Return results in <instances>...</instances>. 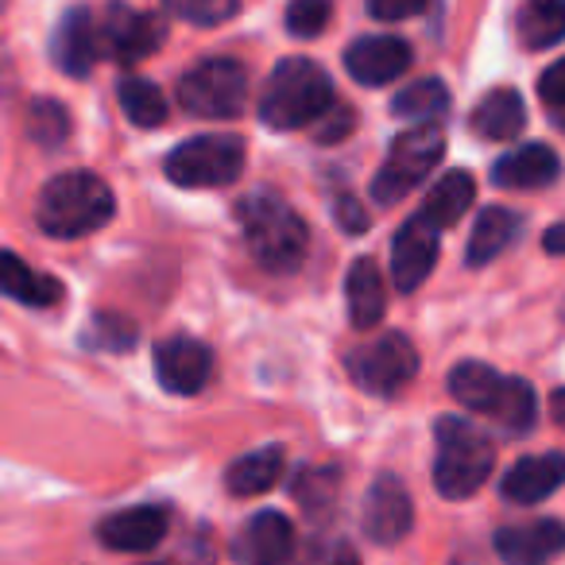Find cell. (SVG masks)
I'll return each instance as SVG.
<instances>
[{
	"instance_id": "cell-1",
	"label": "cell",
	"mask_w": 565,
	"mask_h": 565,
	"mask_svg": "<svg viewBox=\"0 0 565 565\" xmlns=\"http://www.w3.org/2000/svg\"><path fill=\"white\" fill-rule=\"evenodd\" d=\"M236 217H241L248 256L264 271L271 275L299 271L310 248V228L287 198L271 194V190H252L241 202V210H236Z\"/></svg>"
},
{
	"instance_id": "cell-2",
	"label": "cell",
	"mask_w": 565,
	"mask_h": 565,
	"mask_svg": "<svg viewBox=\"0 0 565 565\" xmlns=\"http://www.w3.org/2000/svg\"><path fill=\"white\" fill-rule=\"evenodd\" d=\"M333 109V82L315 58H282L259 89V120L275 132H295Z\"/></svg>"
},
{
	"instance_id": "cell-3",
	"label": "cell",
	"mask_w": 565,
	"mask_h": 565,
	"mask_svg": "<svg viewBox=\"0 0 565 565\" xmlns=\"http://www.w3.org/2000/svg\"><path fill=\"white\" fill-rule=\"evenodd\" d=\"M113 190L89 171H63L35 198V221L47 236L74 241L89 236L113 221Z\"/></svg>"
},
{
	"instance_id": "cell-4",
	"label": "cell",
	"mask_w": 565,
	"mask_h": 565,
	"mask_svg": "<svg viewBox=\"0 0 565 565\" xmlns=\"http://www.w3.org/2000/svg\"><path fill=\"white\" fill-rule=\"evenodd\" d=\"M449 395L461 407L495 418L508 434H526L539 418V399L526 380L500 376L480 361H461L449 372Z\"/></svg>"
},
{
	"instance_id": "cell-5",
	"label": "cell",
	"mask_w": 565,
	"mask_h": 565,
	"mask_svg": "<svg viewBox=\"0 0 565 565\" xmlns=\"http://www.w3.org/2000/svg\"><path fill=\"white\" fill-rule=\"evenodd\" d=\"M438 457H434V488L446 500H469L484 488V480L495 469V446L484 430H477L465 418H438L434 426Z\"/></svg>"
},
{
	"instance_id": "cell-6",
	"label": "cell",
	"mask_w": 565,
	"mask_h": 565,
	"mask_svg": "<svg viewBox=\"0 0 565 565\" xmlns=\"http://www.w3.org/2000/svg\"><path fill=\"white\" fill-rule=\"evenodd\" d=\"M244 163H248V148H244L241 136L205 132V136H194V140H182L179 148L167 151L163 171L174 186L221 190L241 179Z\"/></svg>"
},
{
	"instance_id": "cell-7",
	"label": "cell",
	"mask_w": 565,
	"mask_h": 565,
	"mask_svg": "<svg viewBox=\"0 0 565 565\" xmlns=\"http://www.w3.org/2000/svg\"><path fill=\"white\" fill-rule=\"evenodd\" d=\"M446 156V132L438 125H415L403 136L392 140V151H387L384 167L372 179V198L380 205H395L399 198H407L434 167Z\"/></svg>"
},
{
	"instance_id": "cell-8",
	"label": "cell",
	"mask_w": 565,
	"mask_h": 565,
	"mask_svg": "<svg viewBox=\"0 0 565 565\" xmlns=\"http://www.w3.org/2000/svg\"><path fill=\"white\" fill-rule=\"evenodd\" d=\"M179 105L205 120L241 117L248 105V71L236 58H205L179 78Z\"/></svg>"
},
{
	"instance_id": "cell-9",
	"label": "cell",
	"mask_w": 565,
	"mask_h": 565,
	"mask_svg": "<svg viewBox=\"0 0 565 565\" xmlns=\"http://www.w3.org/2000/svg\"><path fill=\"white\" fill-rule=\"evenodd\" d=\"M345 364L353 384L369 395H380V399L399 395L418 376V353L403 333H384L376 341H364L345 356Z\"/></svg>"
},
{
	"instance_id": "cell-10",
	"label": "cell",
	"mask_w": 565,
	"mask_h": 565,
	"mask_svg": "<svg viewBox=\"0 0 565 565\" xmlns=\"http://www.w3.org/2000/svg\"><path fill=\"white\" fill-rule=\"evenodd\" d=\"M97 32H102V58H113V63H140L156 55L167 40L163 20L132 4H120V0L105 4V12L97 17Z\"/></svg>"
},
{
	"instance_id": "cell-11",
	"label": "cell",
	"mask_w": 565,
	"mask_h": 565,
	"mask_svg": "<svg viewBox=\"0 0 565 565\" xmlns=\"http://www.w3.org/2000/svg\"><path fill=\"white\" fill-rule=\"evenodd\" d=\"M364 534L380 546H395L411 534V523H415V508H411V495L407 488L399 484V477L384 472L376 477V484L369 488L364 495Z\"/></svg>"
},
{
	"instance_id": "cell-12",
	"label": "cell",
	"mask_w": 565,
	"mask_h": 565,
	"mask_svg": "<svg viewBox=\"0 0 565 565\" xmlns=\"http://www.w3.org/2000/svg\"><path fill=\"white\" fill-rule=\"evenodd\" d=\"M438 228L430 225L426 217H411L407 225L395 233V244H392V279L403 295L418 291L426 282V275L434 271L438 264Z\"/></svg>"
},
{
	"instance_id": "cell-13",
	"label": "cell",
	"mask_w": 565,
	"mask_h": 565,
	"mask_svg": "<svg viewBox=\"0 0 565 565\" xmlns=\"http://www.w3.org/2000/svg\"><path fill=\"white\" fill-rule=\"evenodd\" d=\"M167 526H171V511L159 508V503H136V508L102 519L97 539L109 550H120V554H143V550L163 542Z\"/></svg>"
},
{
	"instance_id": "cell-14",
	"label": "cell",
	"mask_w": 565,
	"mask_h": 565,
	"mask_svg": "<svg viewBox=\"0 0 565 565\" xmlns=\"http://www.w3.org/2000/svg\"><path fill=\"white\" fill-rule=\"evenodd\" d=\"M495 557L503 565H546L565 550V526L557 519H539V523L500 526L492 539Z\"/></svg>"
},
{
	"instance_id": "cell-15",
	"label": "cell",
	"mask_w": 565,
	"mask_h": 565,
	"mask_svg": "<svg viewBox=\"0 0 565 565\" xmlns=\"http://www.w3.org/2000/svg\"><path fill=\"white\" fill-rule=\"evenodd\" d=\"M411 66V47L399 35H364V40L349 43L345 51V71L361 86H387V82L403 78Z\"/></svg>"
},
{
	"instance_id": "cell-16",
	"label": "cell",
	"mask_w": 565,
	"mask_h": 565,
	"mask_svg": "<svg viewBox=\"0 0 565 565\" xmlns=\"http://www.w3.org/2000/svg\"><path fill=\"white\" fill-rule=\"evenodd\" d=\"M213 353L194 338H171L156 349V376L167 392L174 395H198L210 384Z\"/></svg>"
},
{
	"instance_id": "cell-17",
	"label": "cell",
	"mask_w": 565,
	"mask_h": 565,
	"mask_svg": "<svg viewBox=\"0 0 565 565\" xmlns=\"http://www.w3.org/2000/svg\"><path fill=\"white\" fill-rule=\"evenodd\" d=\"M295 550V526L282 511H259L244 523L233 542V557L241 565H282Z\"/></svg>"
},
{
	"instance_id": "cell-18",
	"label": "cell",
	"mask_w": 565,
	"mask_h": 565,
	"mask_svg": "<svg viewBox=\"0 0 565 565\" xmlns=\"http://www.w3.org/2000/svg\"><path fill=\"white\" fill-rule=\"evenodd\" d=\"M58 71L71 78H86L97 63H102V32H97V12L71 9L55 28V43H51Z\"/></svg>"
},
{
	"instance_id": "cell-19",
	"label": "cell",
	"mask_w": 565,
	"mask_h": 565,
	"mask_svg": "<svg viewBox=\"0 0 565 565\" xmlns=\"http://www.w3.org/2000/svg\"><path fill=\"white\" fill-rule=\"evenodd\" d=\"M565 484V454H539L523 457L508 469V477L500 480L503 500L519 503V508H531L542 503Z\"/></svg>"
},
{
	"instance_id": "cell-20",
	"label": "cell",
	"mask_w": 565,
	"mask_h": 565,
	"mask_svg": "<svg viewBox=\"0 0 565 565\" xmlns=\"http://www.w3.org/2000/svg\"><path fill=\"white\" fill-rule=\"evenodd\" d=\"M562 174V159L546 143H526V148L508 151L503 159H495L492 182L503 190H539Z\"/></svg>"
},
{
	"instance_id": "cell-21",
	"label": "cell",
	"mask_w": 565,
	"mask_h": 565,
	"mask_svg": "<svg viewBox=\"0 0 565 565\" xmlns=\"http://www.w3.org/2000/svg\"><path fill=\"white\" fill-rule=\"evenodd\" d=\"M345 299H349V322L356 330H372L380 326L387 310V287H384V275L372 259H356L349 267V279H345Z\"/></svg>"
},
{
	"instance_id": "cell-22",
	"label": "cell",
	"mask_w": 565,
	"mask_h": 565,
	"mask_svg": "<svg viewBox=\"0 0 565 565\" xmlns=\"http://www.w3.org/2000/svg\"><path fill=\"white\" fill-rule=\"evenodd\" d=\"M472 198H477V182H472L469 171H449L441 174L438 182H434V190L426 194L423 210H418V217H426L434 228H454L457 221L469 213Z\"/></svg>"
},
{
	"instance_id": "cell-23",
	"label": "cell",
	"mask_w": 565,
	"mask_h": 565,
	"mask_svg": "<svg viewBox=\"0 0 565 565\" xmlns=\"http://www.w3.org/2000/svg\"><path fill=\"white\" fill-rule=\"evenodd\" d=\"M469 120L480 140H511V136L523 132L526 105L515 89H492L488 97H480V105L472 109Z\"/></svg>"
},
{
	"instance_id": "cell-24",
	"label": "cell",
	"mask_w": 565,
	"mask_h": 565,
	"mask_svg": "<svg viewBox=\"0 0 565 565\" xmlns=\"http://www.w3.org/2000/svg\"><path fill=\"white\" fill-rule=\"evenodd\" d=\"M519 228H523L519 213L503 210V205H488V210H480L477 213V225H472V236H469V252H465L469 267L492 264V259L500 256V252L508 248L511 241H515Z\"/></svg>"
},
{
	"instance_id": "cell-25",
	"label": "cell",
	"mask_w": 565,
	"mask_h": 565,
	"mask_svg": "<svg viewBox=\"0 0 565 565\" xmlns=\"http://www.w3.org/2000/svg\"><path fill=\"white\" fill-rule=\"evenodd\" d=\"M0 295L24 302V307H51L55 299H63V287L51 275H40L35 267H28L12 252H0Z\"/></svg>"
},
{
	"instance_id": "cell-26",
	"label": "cell",
	"mask_w": 565,
	"mask_h": 565,
	"mask_svg": "<svg viewBox=\"0 0 565 565\" xmlns=\"http://www.w3.org/2000/svg\"><path fill=\"white\" fill-rule=\"evenodd\" d=\"M282 477V449L264 446L252 449V454L236 457L225 469V488L233 495H264L275 488V480Z\"/></svg>"
},
{
	"instance_id": "cell-27",
	"label": "cell",
	"mask_w": 565,
	"mask_h": 565,
	"mask_svg": "<svg viewBox=\"0 0 565 565\" xmlns=\"http://www.w3.org/2000/svg\"><path fill=\"white\" fill-rule=\"evenodd\" d=\"M519 43L526 51H546L565 40V0H523L515 17Z\"/></svg>"
},
{
	"instance_id": "cell-28",
	"label": "cell",
	"mask_w": 565,
	"mask_h": 565,
	"mask_svg": "<svg viewBox=\"0 0 565 565\" xmlns=\"http://www.w3.org/2000/svg\"><path fill=\"white\" fill-rule=\"evenodd\" d=\"M449 109V89L441 78H418L407 89H399L392 102V113L399 120H415V125H434L438 117H446Z\"/></svg>"
},
{
	"instance_id": "cell-29",
	"label": "cell",
	"mask_w": 565,
	"mask_h": 565,
	"mask_svg": "<svg viewBox=\"0 0 565 565\" xmlns=\"http://www.w3.org/2000/svg\"><path fill=\"white\" fill-rule=\"evenodd\" d=\"M117 102L136 128H159L167 120V97L151 78H136V74L120 78L117 82Z\"/></svg>"
},
{
	"instance_id": "cell-30",
	"label": "cell",
	"mask_w": 565,
	"mask_h": 565,
	"mask_svg": "<svg viewBox=\"0 0 565 565\" xmlns=\"http://www.w3.org/2000/svg\"><path fill=\"white\" fill-rule=\"evenodd\" d=\"M28 136H32L35 143L55 148V143H63L66 136H71V117H66V109L58 102L40 97V102H32V109H28Z\"/></svg>"
},
{
	"instance_id": "cell-31",
	"label": "cell",
	"mask_w": 565,
	"mask_h": 565,
	"mask_svg": "<svg viewBox=\"0 0 565 565\" xmlns=\"http://www.w3.org/2000/svg\"><path fill=\"white\" fill-rule=\"evenodd\" d=\"M163 9L179 17L182 24L194 28H217L236 12V0H163Z\"/></svg>"
},
{
	"instance_id": "cell-32",
	"label": "cell",
	"mask_w": 565,
	"mask_h": 565,
	"mask_svg": "<svg viewBox=\"0 0 565 565\" xmlns=\"http://www.w3.org/2000/svg\"><path fill=\"white\" fill-rule=\"evenodd\" d=\"M330 17H333L330 0H291V4H287V28H291V35H299V40L322 35Z\"/></svg>"
},
{
	"instance_id": "cell-33",
	"label": "cell",
	"mask_w": 565,
	"mask_h": 565,
	"mask_svg": "<svg viewBox=\"0 0 565 565\" xmlns=\"http://www.w3.org/2000/svg\"><path fill=\"white\" fill-rule=\"evenodd\" d=\"M86 345L109 349V353H117V349H132L136 345V326L128 322V318L102 315V318H94V326L86 330Z\"/></svg>"
},
{
	"instance_id": "cell-34",
	"label": "cell",
	"mask_w": 565,
	"mask_h": 565,
	"mask_svg": "<svg viewBox=\"0 0 565 565\" xmlns=\"http://www.w3.org/2000/svg\"><path fill=\"white\" fill-rule=\"evenodd\" d=\"M364 4H369L372 17L384 20V24H399V20L418 17V12H423L430 0H364Z\"/></svg>"
},
{
	"instance_id": "cell-35",
	"label": "cell",
	"mask_w": 565,
	"mask_h": 565,
	"mask_svg": "<svg viewBox=\"0 0 565 565\" xmlns=\"http://www.w3.org/2000/svg\"><path fill=\"white\" fill-rule=\"evenodd\" d=\"M539 97L550 109H565V58H557L554 66H546L539 78Z\"/></svg>"
},
{
	"instance_id": "cell-36",
	"label": "cell",
	"mask_w": 565,
	"mask_h": 565,
	"mask_svg": "<svg viewBox=\"0 0 565 565\" xmlns=\"http://www.w3.org/2000/svg\"><path fill=\"white\" fill-rule=\"evenodd\" d=\"M338 221L349 228V233H361V228H369V213L361 210V202H356V198H341V202H338Z\"/></svg>"
},
{
	"instance_id": "cell-37",
	"label": "cell",
	"mask_w": 565,
	"mask_h": 565,
	"mask_svg": "<svg viewBox=\"0 0 565 565\" xmlns=\"http://www.w3.org/2000/svg\"><path fill=\"white\" fill-rule=\"evenodd\" d=\"M542 244H546L550 256H565V221L550 225V228H546V236H542Z\"/></svg>"
},
{
	"instance_id": "cell-38",
	"label": "cell",
	"mask_w": 565,
	"mask_h": 565,
	"mask_svg": "<svg viewBox=\"0 0 565 565\" xmlns=\"http://www.w3.org/2000/svg\"><path fill=\"white\" fill-rule=\"evenodd\" d=\"M550 415H554V423L565 430V387H557V392L550 395Z\"/></svg>"
},
{
	"instance_id": "cell-39",
	"label": "cell",
	"mask_w": 565,
	"mask_h": 565,
	"mask_svg": "<svg viewBox=\"0 0 565 565\" xmlns=\"http://www.w3.org/2000/svg\"><path fill=\"white\" fill-rule=\"evenodd\" d=\"M330 565H361V557H356L353 554V550H341V554L338 557H333V562Z\"/></svg>"
},
{
	"instance_id": "cell-40",
	"label": "cell",
	"mask_w": 565,
	"mask_h": 565,
	"mask_svg": "<svg viewBox=\"0 0 565 565\" xmlns=\"http://www.w3.org/2000/svg\"><path fill=\"white\" fill-rule=\"evenodd\" d=\"M4 4H9V0H0V12H4Z\"/></svg>"
},
{
	"instance_id": "cell-41",
	"label": "cell",
	"mask_w": 565,
	"mask_h": 565,
	"mask_svg": "<svg viewBox=\"0 0 565 565\" xmlns=\"http://www.w3.org/2000/svg\"><path fill=\"white\" fill-rule=\"evenodd\" d=\"M562 128H565V120H562Z\"/></svg>"
}]
</instances>
